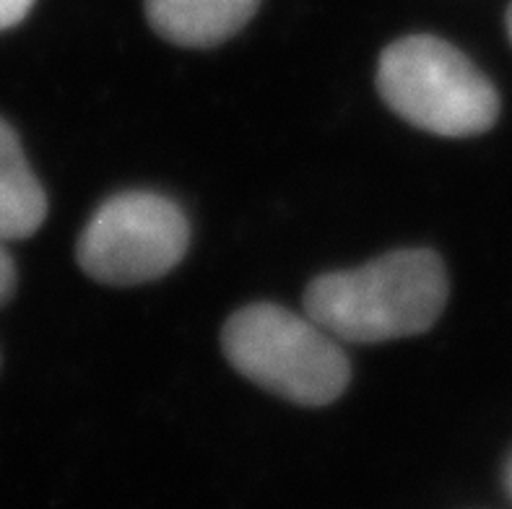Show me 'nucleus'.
Instances as JSON below:
<instances>
[{
	"label": "nucleus",
	"mask_w": 512,
	"mask_h": 509,
	"mask_svg": "<svg viewBox=\"0 0 512 509\" xmlns=\"http://www.w3.org/2000/svg\"><path fill=\"white\" fill-rule=\"evenodd\" d=\"M448 304V273L432 250H396L357 271L325 273L305 291L310 320L336 341L419 336Z\"/></svg>",
	"instance_id": "nucleus-1"
},
{
	"label": "nucleus",
	"mask_w": 512,
	"mask_h": 509,
	"mask_svg": "<svg viewBox=\"0 0 512 509\" xmlns=\"http://www.w3.org/2000/svg\"><path fill=\"white\" fill-rule=\"evenodd\" d=\"M221 343L237 372L299 406H328L351 380L349 359L336 338L310 317L279 304L234 312Z\"/></svg>",
	"instance_id": "nucleus-2"
},
{
	"label": "nucleus",
	"mask_w": 512,
	"mask_h": 509,
	"mask_svg": "<svg viewBox=\"0 0 512 509\" xmlns=\"http://www.w3.org/2000/svg\"><path fill=\"white\" fill-rule=\"evenodd\" d=\"M377 89L406 123L445 138L487 133L500 117L489 78L437 37H403L380 55Z\"/></svg>",
	"instance_id": "nucleus-3"
},
{
	"label": "nucleus",
	"mask_w": 512,
	"mask_h": 509,
	"mask_svg": "<svg viewBox=\"0 0 512 509\" xmlns=\"http://www.w3.org/2000/svg\"><path fill=\"white\" fill-rule=\"evenodd\" d=\"M188 221L156 193H120L97 208L78 239V265L110 286L149 284L185 258Z\"/></svg>",
	"instance_id": "nucleus-4"
},
{
	"label": "nucleus",
	"mask_w": 512,
	"mask_h": 509,
	"mask_svg": "<svg viewBox=\"0 0 512 509\" xmlns=\"http://www.w3.org/2000/svg\"><path fill=\"white\" fill-rule=\"evenodd\" d=\"M260 0H146L154 32L180 47H214L234 37Z\"/></svg>",
	"instance_id": "nucleus-5"
},
{
	"label": "nucleus",
	"mask_w": 512,
	"mask_h": 509,
	"mask_svg": "<svg viewBox=\"0 0 512 509\" xmlns=\"http://www.w3.org/2000/svg\"><path fill=\"white\" fill-rule=\"evenodd\" d=\"M45 219V190L26 162L19 136L0 120V242L32 237Z\"/></svg>",
	"instance_id": "nucleus-6"
},
{
	"label": "nucleus",
	"mask_w": 512,
	"mask_h": 509,
	"mask_svg": "<svg viewBox=\"0 0 512 509\" xmlns=\"http://www.w3.org/2000/svg\"><path fill=\"white\" fill-rule=\"evenodd\" d=\"M37 0H0V32L21 24Z\"/></svg>",
	"instance_id": "nucleus-7"
},
{
	"label": "nucleus",
	"mask_w": 512,
	"mask_h": 509,
	"mask_svg": "<svg viewBox=\"0 0 512 509\" xmlns=\"http://www.w3.org/2000/svg\"><path fill=\"white\" fill-rule=\"evenodd\" d=\"M13 291H16V265L0 242V307L13 297Z\"/></svg>",
	"instance_id": "nucleus-8"
},
{
	"label": "nucleus",
	"mask_w": 512,
	"mask_h": 509,
	"mask_svg": "<svg viewBox=\"0 0 512 509\" xmlns=\"http://www.w3.org/2000/svg\"><path fill=\"white\" fill-rule=\"evenodd\" d=\"M507 32H510V39H512V6L510 11H507Z\"/></svg>",
	"instance_id": "nucleus-9"
}]
</instances>
